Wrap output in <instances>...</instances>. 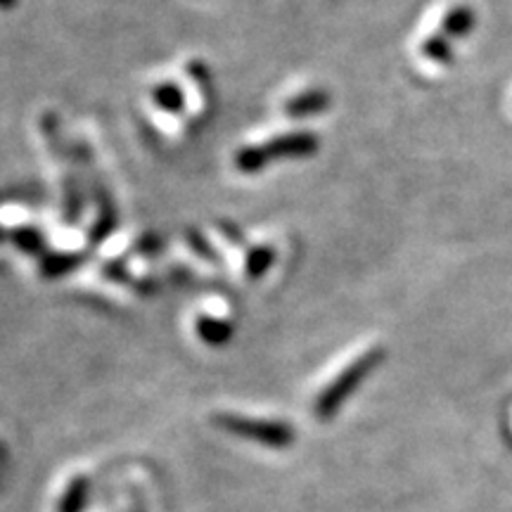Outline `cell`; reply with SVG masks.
I'll use <instances>...</instances> for the list:
<instances>
[{
    "mask_svg": "<svg viewBox=\"0 0 512 512\" xmlns=\"http://www.w3.org/2000/svg\"><path fill=\"white\" fill-rule=\"evenodd\" d=\"M382 358H384V349L373 347V349H368L366 354L358 356L356 361H351L349 366L344 368L342 373H339L335 380H332L328 387L318 394L316 418L320 422H328L335 418V413L344 406V403H347L349 396L354 394L358 387H361L363 380H366V377L373 373L377 366H380Z\"/></svg>",
    "mask_w": 512,
    "mask_h": 512,
    "instance_id": "1",
    "label": "cell"
},
{
    "mask_svg": "<svg viewBox=\"0 0 512 512\" xmlns=\"http://www.w3.org/2000/svg\"><path fill=\"white\" fill-rule=\"evenodd\" d=\"M214 425L223 432L233 434V437L256 441V444L268 448H290L297 439L292 425L278 420H254L235 413H216Z\"/></svg>",
    "mask_w": 512,
    "mask_h": 512,
    "instance_id": "2",
    "label": "cell"
},
{
    "mask_svg": "<svg viewBox=\"0 0 512 512\" xmlns=\"http://www.w3.org/2000/svg\"><path fill=\"white\" fill-rule=\"evenodd\" d=\"M318 147V140L309 136V133H292V136L275 138L271 143L261 147H247V150H240L238 157H235V164H238L240 171L245 174H254L261 166L271 162L275 157H304L313 155Z\"/></svg>",
    "mask_w": 512,
    "mask_h": 512,
    "instance_id": "3",
    "label": "cell"
},
{
    "mask_svg": "<svg viewBox=\"0 0 512 512\" xmlns=\"http://www.w3.org/2000/svg\"><path fill=\"white\" fill-rule=\"evenodd\" d=\"M475 27V12H472L467 5H456L451 8L441 19V34H444L448 41L453 38H463Z\"/></svg>",
    "mask_w": 512,
    "mask_h": 512,
    "instance_id": "4",
    "label": "cell"
},
{
    "mask_svg": "<svg viewBox=\"0 0 512 512\" xmlns=\"http://www.w3.org/2000/svg\"><path fill=\"white\" fill-rule=\"evenodd\" d=\"M88 494H91V482L88 477H74L60 498L57 512H83L88 503Z\"/></svg>",
    "mask_w": 512,
    "mask_h": 512,
    "instance_id": "5",
    "label": "cell"
},
{
    "mask_svg": "<svg viewBox=\"0 0 512 512\" xmlns=\"http://www.w3.org/2000/svg\"><path fill=\"white\" fill-rule=\"evenodd\" d=\"M328 105H330L328 93H323V91H311V93L302 95V98L287 102L285 110L290 112V117H309V114H313V112L325 110V107H328Z\"/></svg>",
    "mask_w": 512,
    "mask_h": 512,
    "instance_id": "6",
    "label": "cell"
},
{
    "mask_svg": "<svg viewBox=\"0 0 512 512\" xmlns=\"http://www.w3.org/2000/svg\"><path fill=\"white\" fill-rule=\"evenodd\" d=\"M197 330H200V335L207 344H223L226 339H230V325L214 318H202Z\"/></svg>",
    "mask_w": 512,
    "mask_h": 512,
    "instance_id": "7",
    "label": "cell"
},
{
    "mask_svg": "<svg viewBox=\"0 0 512 512\" xmlns=\"http://www.w3.org/2000/svg\"><path fill=\"white\" fill-rule=\"evenodd\" d=\"M422 53H425L434 62L448 64V62H451V41H448L444 34L432 36L430 41H427L425 46H422Z\"/></svg>",
    "mask_w": 512,
    "mask_h": 512,
    "instance_id": "8",
    "label": "cell"
},
{
    "mask_svg": "<svg viewBox=\"0 0 512 512\" xmlns=\"http://www.w3.org/2000/svg\"><path fill=\"white\" fill-rule=\"evenodd\" d=\"M155 100L159 105L166 107V110L171 112H178L183 107V98H181V91H178V86L174 83H166V86H159L155 91Z\"/></svg>",
    "mask_w": 512,
    "mask_h": 512,
    "instance_id": "9",
    "label": "cell"
},
{
    "mask_svg": "<svg viewBox=\"0 0 512 512\" xmlns=\"http://www.w3.org/2000/svg\"><path fill=\"white\" fill-rule=\"evenodd\" d=\"M15 3H17V0H0V8L10 10V8H15Z\"/></svg>",
    "mask_w": 512,
    "mask_h": 512,
    "instance_id": "10",
    "label": "cell"
}]
</instances>
